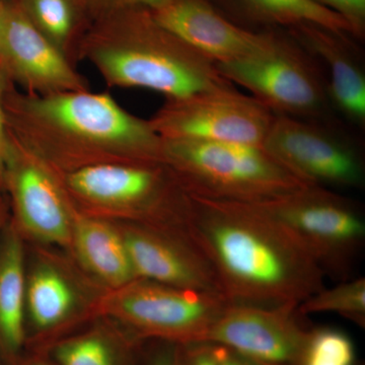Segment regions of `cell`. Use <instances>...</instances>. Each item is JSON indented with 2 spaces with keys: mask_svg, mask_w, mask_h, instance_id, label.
Masks as SVG:
<instances>
[{
  "mask_svg": "<svg viewBox=\"0 0 365 365\" xmlns=\"http://www.w3.org/2000/svg\"><path fill=\"white\" fill-rule=\"evenodd\" d=\"M180 227L207 260L232 304H299L325 287V275L313 259L253 203L188 192Z\"/></svg>",
  "mask_w": 365,
  "mask_h": 365,
  "instance_id": "6da1fadb",
  "label": "cell"
},
{
  "mask_svg": "<svg viewBox=\"0 0 365 365\" xmlns=\"http://www.w3.org/2000/svg\"><path fill=\"white\" fill-rule=\"evenodd\" d=\"M4 110L9 134L55 173L98 163H165L163 139L150 121L110 93L35 95L9 86Z\"/></svg>",
  "mask_w": 365,
  "mask_h": 365,
  "instance_id": "7a4b0ae2",
  "label": "cell"
},
{
  "mask_svg": "<svg viewBox=\"0 0 365 365\" xmlns=\"http://www.w3.org/2000/svg\"><path fill=\"white\" fill-rule=\"evenodd\" d=\"M76 57L93 64L107 86L145 88L167 98L234 86L215 62L167 30L144 7L91 21L79 38Z\"/></svg>",
  "mask_w": 365,
  "mask_h": 365,
  "instance_id": "3957f363",
  "label": "cell"
},
{
  "mask_svg": "<svg viewBox=\"0 0 365 365\" xmlns=\"http://www.w3.org/2000/svg\"><path fill=\"white\" fill-rule=\"evenodd\" d=\"M163 162L194 195L258 203L307 186L263 146L163 139Z\"/></svg>",
  "mask_w": 365,
  "mask_h": 365,
  "instance_id": "277c9868",
  "label": "cell"
},
{
  "mask_svg": "<svg viewBox=\"0 0 365 365\" xmlns=\"http://www.w3.org/2000/svg\"><path fill=\"white\" fill-rule=\"evenodd\" d=\"M282 225L336 282L357 277L365 247L361 206L334 190L307 185L297 191L253 203Z\"/></svg>",
  "mask_w": 365,
  "mask_h": 365,
  "instance_id": "5b68a950",
  "label": "cell"
},
{
  "mask_svg": "<svg viewBox=\"0 0 365 365\" xmlns=\"http://www.w3.org/2000/svg\"><path fill=\"white\" fill-rule=\"evenodd\" d=\"M318 64L287 30H266L253 52L216 67L273 114L326 123L331 102Z\"/></svg>",
  "mask_w": 365,
  "mask_h": 365,
  "instance_id": "8992f818",
  "label": "cell"
},
{
  "mask_svg": "<svg viewBox=\"0 0 365 365\" xmlns=\"http://www.w3.org/2000/svg\"><path fill=\"white\" fill-rule=\"evenodd\" d=\"M56 175L71 202L153 227L179 225L186 208L188 192L165 163H98Z\"/></svg>",
  "mask_w": 365,
  "mask_h": 365,
  "instance_id": "52a82bcc",
  "label": "cell"
},
{
  "mask_svg": "<svg viewBox=\"0 0 365 365\" xmlns=\"http://www.w3.org/2000/svg\"><path fill=\"white\" fill-rule=\"evenodd\" d=\"M228 304L222 295L135 279L110 289L98 309L139 338L187 345L207 342Z\"/></svg>",
  "mask_w": 365,
  "mask_h": 365,
  "instance_id": "ba28073f",
  "label": "cell"
},
{
  "mask_svg": "<svg viewBox=\"0 0 365 365\" xmlns=\"http://www.w3.org/2000/svg\"><path fill=\"white\" fill-rule=\"evenodd\" d=\"M268 108L235 86L167 98L148 121L163 139L263 146L274 120Z\"/></svg>",
  "mask_w": 365,
  "mask_h": 365,
  "instance_id": "9c48e42d",
  "label": "cell"
},
{
  "mask_svg": "<svg viewBox=\"0 0 365 365\" xmlns=\"http://www.w3.org/2000/svg\"><path fill=\"white\" fill-rule=\"evenodd\" d=\"M263 148L307 185L331 190L364 185L361 153L323 122L275 115Z\"/></svg>",
  "mask_w": 365,
  "mask_h": 365,
  "instance_id": "30bf717a",
  "label": "cell"
},
{
  "mask_svg": "<svg viewBox=\"0 0 365 365\" xmlns=\"http://www.w3.org/2000/svg\"><path fill=\"white\" fill-rule=\"evenodd\" d=\"M297 307L230 302L211 329L207 342L264 364L299 365L313 327Z\"/></svg>",
  "mask_w": 365,
  "mask_h": 365,
  "instance_id": "8fae6325",
  "label": "cell"
},
{
  "mask_svg": "<svg viewBox=\"0 0 365 365\" xmlns=\"http://www.w3.org/2000/svg\"><path fill=\"white\" fill-rule=\"evenodd\" d=\"M0 67L26 93L88 90L71 60L34 26L16 0H0Z\"/></svg>",
  "mask_w": 365,
  "mask_h": 365,
  "instance_id": "7c38bea8",
  "label": "cell"
},
{
  "mask_svg": "<svg viewBox=\"0 0 365 365\" xmlns=\"http://www.w3.org/2000/svg\"><path fill=\"white\" fill-rule=\"evenodd\" d=\"M11 140L4 182L20 225L39 241L71 246L74 207L56 173L11 135Z\"/></svg>",
  "mask_w": 365,
  "mask_h": 365,
  "instance_id": "4fadbf2b",
  "label": "cell"
},
{
  "mask_svg": "<svg viewBox=\"0 0 365 365\" xmlns=\"http://www.w3.org/2000/svg\"><path fill=\"white\" fill-rule=\"evenodd\" d=\"M122 235L135 279L225 297L207 260L179 227L145 225L127 228Z\"/></svg>",
  "mask_w": 365,
  "mask_h": 365,
  "instance_id": "5bb4252c",
  "label": "cell"
},
{
  "mask_svg": "<svg viewBox=\"0 0 365 365\" xmlns=\"http://www.w3.org/2000/svg\"><path fill=\"white\" fill-rule=\"evenodd\" d=\"M150 11L160 25L216 64L253 52L265 37V31L235 25L208 0H165Z\"/></svg>",
  "mask_w": 365,
  "mask_h": 365,
  "instance_id": "9a60e30c",
  "label": "cell"
},
{
  "mask_svg": "<svg viewBox=\"0 0 365 365\" xmlns=\"http://www.w3.org/2000/svg\"><path fill=\"white\" fill-rule=\"evenodd\" d=\"M326 66L331 104L352 124L365 125V73L351 36L307 24L288 30Z\"/></svg>",
  "mask_w": 365,
  "mask_h": 365,
  "instance_id": "2e32d148",
  "label": "cell"
},
{
  "mask_svg": "<svg viewBox=\"0 0 365 365\" xmlns=\"http://www.w3.org/2000/svg\"><path fill=\"white\" fill-rule=\"evenodd\" d=\"M235 25L251 31L292 30L313 24L351 36L340 16L311 0H208ZM353 38V37H352Z\"/></svg>",
  "mask_w": 365,
  "mask_h": 365,
  "instance_id": "e0dca14e",
  "label": "cell"
},
{
  "mask_svg": "<svg viewBox=\"0 0 365 365\" xmlns=\"http://www.w3.org/2000/svg\"><path fill=\"white\" fill-rule=\"evenodd\" d=\"M71 245L83 265L110 289L135 280L122 232L105 220L74 209Z\"/></svg>",
  "mask_w": 365,
  "mask_h": 365,
  "instance_id": "ac0fdd59",
  "label": "cell"
},
{
  "mask_svg": "<svg viewBox=\"0 0 365 365\" xmlns=\"http://www.w3.org/2000/svg\"><path fill=\"white\" fill-rule=\"evenodd\" d=\"M26 295L23 246L11 232L0 250V337L13 351L25 340Z\"/></svg>",
  "mask_w": 365,
  "mask_h": 365,
  "instance_id": "d6986e66",
  "label": "cell"
},
{
  "mask_svg": "<svg viewBox=\"0 0 365 365\" xmlns=\"http://www.w3.org/2000/svg\"><path fill=\"white\" fill-rule=\"evenodd\" d=\"M74 304L71 285L55 269L42 266L26 279V307L40 330H49L66 321Z\"/></svg>",
  "mask_w": 365,
  "mask_h": 365,
  "instance_id": "ffe728a7",
  "label": "cell"
},
{
  "mask_svg": "<svg viewBox=\"0 0 365 365\" xmlns=\"http://www.w3.org/2000/svg\"><path fill=\"white\" fill-rule=\"evenodd\" d=\"M39 32L71 60L76 56L81 18L74 0H16Z\"/></svg>",
  "mask_w": 365,
  "mask_h": 365,
  "instance_id": "44dd1931",
  "label": "cell"
},
{
  "mask_svg": "<svg viewBox=\"0 0 365 365\" xmlns=\"http://www.w3.org/2000/svg\"><path fill=\"white\" fill-rule=\"evenodd\" d=\"M304 317L314 314H337L355 325L365 327V279L354 277L338 282L335 287L319 290L299 304Z\"/></svg>",
  "mask_w": 365,
  "mask_h": 365,
  "instance_id": "7402d4cb",
  "label": "cell"
},
{
  "mask_svg": "<svg viewBox=\"0 0 365 365\" xmlns=\"http://www.w3.org/2000/svg\"><path fill=\"white\" fill-rule=\"evenodd\" d=\"M354 342L345 331L313 327L299 365H357Z\"/></svg>",
  "mask_w": 365,
  "mask_h": 365,
  "instance_id": "603a6c76",
  "label": "cell"
},
{
  "mask_svg": "<svg viewBox=\"0 0 365 365\" xmlns=\"http://www.w3.org/2000/svg\"><path fill=\"white\" fill-rule=\"evenodd\" d=\"M54 357L58 365H116L111 344L98 333L63 341L55 348Z\"/></svg>",
  "mask_w": 365,
  "mask_h": 365,
  "instance_id": "cb8c5ba5",
  "label": "cell"
},
{
  "mask_svg": "<svg viewBox=\"0 0 365 365\" xmlns=\"http://www.w3.org/2000/svg\"><path fill=\"white\" fill-rule=\"evenodd\" d=\"M165 0H74L81 18L91 21L126 9L144 7L153 9Z\"/></svg>",
  "mask_w": 365,
  "mask_h": 365,
  "instance_id": "d4e9b609",
  "label": "cell"
},
{
  "mask_svg": "<svg viewBox=\"0 0 365 365\" xmlns=\"http://www.w3.org/2000/svg\"><path fill=\"white\" fill-rule=\"evenodd\" d=\"M337 14L349 25L352 37L361 41L365 37V0H311Z\"/></svg>",
  "mask_w": 365,
  "mask_h": 365,
  "instance_id": "484cf974",
  "label": "cell"
},
{
  "mask_svg": "<svg viewBox=\"0 0 365 365\" xmlns=\"http://www.w3.org/2000/svg\"><path fill=\"white\" fill-rule=\"evenodd\" d=\"M11 79L4 69L0 67V184H4L6 165L11 153V135L7 128L4 97L9 86Z\"/></svg>",
  "mask_w": 365,
  "mask_h": 365,
  "instance_id": "4316f807",
  "label": "cell"
},
{
  "mask_svg": "<svg viewBox=\"0 0 365 365\" xmlns=\"http://www.w3.org/2000/svg\"><path fill=\"white\" fill-rule=\"evenodd\" d=\"M178 365H220L216 345L210 342L179 345Z\"/></svg>",
  "mask_w": 365,
  "mask_h": 365,
  "instance_id": "83f0119b",
  "label": "cell"
},
{
  "mask_svg": "<svg viewBox=\"0 0 365 365\" xmlns=\"http://www.w3.org/2000/svg\"><path fill=\"white\" fill-rule=\"evenodd\" d=\"M151 352L145 365H178L179 345L174 343L162 342Z\"/></svg>",
  "mask_w": 365,
  "mask_h": 365,
  "instance_id": "f1b7e54d",
  "label": "cell"
},
{
  "mask_svg": "<svg viewBox=\"0 0 365 365\" xmlns=\"http://www.w3.org/2000/svg\"><path fill=\"white\" fill-rule=\"evenodd\" d=\"M216 350H217L220 365H272L242 356L239 353L232 351L223 346L216 345Z\"/></svg>",
  "mask_w": 365,
  "mask_h": 365,
  "instance_id": "f546056e",
  "label": "cell"
},
{
  "mask_svg": "<svg viewBox=\"0 0 365 365\" xmlns=\"http://www.w3.org/2000/svg\"><path fill=\"white\" fill-rule=\"evenodd\" d=\"M31 365H49L47 364H45V362H34V364Z\"/></svg>",
  "mask_w": 365,
  "mask_h": 365,
  "instance_id": "4dcf8cb0",
  "label": "cell"
},
{
  "mask_svg": "<svg viewBox=\"0 0 365 365\" xmlns=\"http://www.w3.org/2000/svg\"><path fill=\"white\" fill-rule=\"evenodd\" d=\"M357 365H364V364H361V362H359V364Z\"/></svg>",
  "mask_w": 365,
  "mask_h": 365,
  "instance_id": "1f68e13d",
  "label": "cell"
}]
</instances>
